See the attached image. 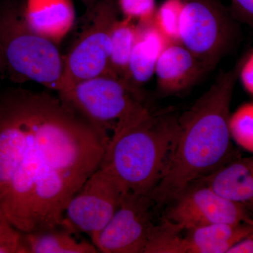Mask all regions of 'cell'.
<instances>
[{
    "label": "cell",
    "instance_id": "obj_25",
    "mask_svg": "<svg viewBox=\"0 0 253 253\" xmlns=\"http://www.w3.org/2000/svg\"><path fill=\"white\" fill-rule=\"evenodd\" d=\"M81 1L86 5V7L89 10L94 6L98 0H81Z\"/></svg>",
    "mask_w": 253,
    "mask_h": 253
},
{
    "label": "cell",
    "instance_id": "obj_19",
    "mask_svg": "<svg viewBox=\"0 0 253 253\" xmlns=\"http://www.w3.org/2000/svg\"><path fill=\"white\" fill-rule=\"evenodd\" d=\"M229 130L231 139L253 154V102L242 105L231 114Z\"/></svg>",
    "mask_w": 253,
    "mask_h": 253
},
{
    "label": "cell",
    "instance_id": "obj_8",
    "mask_svg": "<svg viewBox=\"0 0 253 253\" xmlns=\"http://www.w3.org/2000/svg\"><path fill=\"white\" fill-rule=\"evenodd\" d=\"M128 193L111 174L99 168L68 203L61 227L83 232L91 240L102 230Z\"/></svg>",
    "mask_w": 253,
    "mask_h": 253
},
{
    "label": "cell",
    "instance_id": "obj_21",
    "mask_svg": "<svg viewBox=\"0 0 253 253\" xmlns=\"http://www.w3.org/2000/svg\"><path fill=\"white\" fill-rule=\"evenodd\" d=\"M118 10L124 18L136 23L154 18L157 6L156 0H117Z\"/></svg>",
    "mask_w": 253,
    "mask_h": 253
},
{
    "label": "cell",
    "instance_id": "obj_20",
    "mask_svg": "<svg viewBox=\"0 0 253 253\" xmlns=\"http://www.w3.org/2000/svg\"><path fill=\"white\" fill-rule=\"evenodd\" d=\"M0 253H26L23 234L0 209Z\"/></svg>",
    "mask_w": 253,
    "mask_h": 253
},
{
    "label": "cell",
    "instance_id": "obj_22",
    "mask_svg": "<svg viewBox=\"0 0 253 253\" xmlns=\"http://www.w3.org/2000/svg\"><path fill=\"white\" fill-rule=\"evenodd\" d=\"M231 9L238 19L253 26V0H231Z\"/></svg>",
    "mask_w": 253,
    "mask_h": 253
},
{
    "label": "cell",
    "instance_id": "obj_15",
    "mask_svg": "<svg viewBox=\"0 0 253 253\" xmlns=\"http://www.w3.org/2000/svg\"><path fill=\"white\" fill-rule=\"evenodd\" d=\"M253 230V222L215 224L185 231L179 253H228Z\"/></svg>",
    "mask_w": 253,
    "mask_h": 253
},
{
    "label": "cell",
    "instance_id": "obj_24",
    "mask_svg": "<svg viewBox=\"0 0 253 253\" xmlns=\"http://www.w3.org/2000/svg\"><path fill=\"white\" fill-rule=\"evenodd\" d=\"M228 253H253V230Z\"/></svg>",
    "mask_w": 253,
    "mask_h": 253
},
{
    "label": "cell",
    "instance_id": "obj_26",
    "mask_svg": "<svg viewBox=\"0 0 253 253\" xmlns=\"http://www.w3.org/2000/svg\"><path fill=\"white\" fill-rule=\"evenodd\" d=\"M4 74V63H3L2 58H1V54H0V80Z\"/></svg>",
    "mask_w": 253,
    "mask_h": 253
},
{
    "label": "cell",
    "instance_id": "obj_6",
    "mask_svg": "<svg viewBox=\"0 0 253 253\" xmlns=\"http://www.w3.org/2000/svg\"><path fill=\"white\" fill-rule=\"evenodd\" d=\"M89 13V22L64 57L61 91L79 82L109 74L111 33L118 19L117 1L98 0Z\"/></svg>",
    "mask_w": 253,
    "mask_h": 253
},
{
    "label": "cell",
    "instance_id": "obj_5",
    "mask_svg": "<svg viewBox=\"0 0 253 253\" xmlns=\"http://www.w3.org/2000/svg\"><path fill=\"white\" fill-rule=\"evenodd\" d=\"M95 129L109 136L119 123L144 106L142 91L125 80L104 74L76 83L58 92Z\"/></svg>",
    "mask_w": 253,
    "mask_h": 253
},
{
    "label": "cell",
    "instance_id": "obj_3",
    "mask_svg": "<svg viewBox=\"0 0 253 253\" xmlns=\"http://www.w3.org/2000/svg\"><path fill=\"white\" fill-rule=\"evenodd\" d=\"M177 131V116L144 106L115 128L100 168L128 192L149 196L166 172Z\"/></svg>",
    "mask_w": 253,
    "mask_h": 253
},
{
    "label": "cell",
    "instance_id": "obj_12",
    "mask_svg": "<svg viewBox=\"0 0 253 253\" xmlns=\"http://www.w3.org/2000/svg\"><path fill=\"white\" fill-rule=\"evenodd\" d=\"M22 14L31 30L55 44L67 36L76 20L72 0H27Z\"/></svg>",
    "mask_w": 253,
    "mask_h": 253
},
{
    "label": "cell",
    "instance_id": "obj_11",
    "mask_svg": "<svg viewBox=\"0 0 253 253\" xmlns=\"http://www.w3.org/2000/svg\"><path fill=\"white\" fill-rule=\"evenodd\" d=\"M207 69L190 50L179 42L168 43L156 63L157 86L163 94L188 89Z\"/></svg>",
    "mask_w": 253,
    "mask_h": 253
},
{
    "label": "cell",
    "instance_id": "obj_2",
    "mask_svg": "<svg viewBox=\"0 0 253 253\" xmlns=\"http://www.w3.org/2000/svg\"><path fill=\"white\" fill-rule=\"evenodd\" d=\"M244 59L178 116L175 144L166 172L149 195L151 201L170 204L193 183L226 164L231 153V101Z\"/></svg>",
    "mask_w": 253,
    "mask_h": 253
},
{
    "label": "cell",
    "instance_id": "obj_13",
    "mask_svg": "<svg viewBox=\"0 0 253 253\" xmlns=\"http://www.w3.org/2000/svg\"><path fill=\"white\" fill-rule=\"evenodd\" d=\"M137 39L123 80L141 91V86L155 74L158 58L169 42L158 31L154 18L137 23Z\"/></svg>",
    "mask_w": 253,
    "mask_h": 253
},
{
    "label": "cell",
    "instance_id": "obj_10",
    "mask_svg": "<svg viewBox=\"0 0 253 253\" xmlns=\"http://www.w3.org/2000/svg\"><path fill=\"white\" fill-rule=\"evenodd\" d=\"M151 201L149 196L126 193L111 220L91 240L99 252L145 253L155 227Z\"/></svg>",
    "mask_w": 253,
    "mask_h": 253
},
{
    "label": "cell",
    "instance_id": "obj_9",
    "mask_svg": "<svg viewBox=\"0 0 253 253\" xmlns=\"http://www.w3.org/2000/svg\"><path fill=\"white\" fill-rule=\"evenodd\" d=\"M166 220L185 231L215 224L253 222L247 211L199 182H194L170 203Z\"/></svg>",
    "mask_w": 253,
    "mask_h": 253
},
{
    "label": "cell",
    "instance_id": "obj_23",
    "mask_svg": "<svg viewBox=\"0 0 253 253\" xmlns=\"http://www.w3.org/2000/svg\"><path fill=\"white\" fill-rule=\"evenodd\" d=\"M245 89L253 95V51L245 57L239 73Z\"/></svg>",
    "mask_w": 253,
    "mask_h": 253
},
{
    "label": "cell",
    "instance_id": "obj_7",
    "mask_svg": "<svg viewBox=\"0 0 253 253\" xmlns=\"http://www.w3.org/2000/svg\"><path fill=\"white\" fill-rule=\"evenodd\" d=\"M179 42L212 69L231 46L232 20L218 0H182Z\"/></svg>",
    "mask_w": 253,
    "mask_h": 253
},
{
    "label": "cell",
    "instance_id": "obj_17",
    "mask_svg": "<svg viewBox=\"0 0 253 253\" xmlns=\"http://www.w3.org/2000/svg\"><path fill=\"white\" fill-rule=\"evenodd\" d=\"M138 36L137 23L129 18L118 19L111 33L109 74L124 79Z\"/></svg>",
    "mask_w": 253,
    "mask_h": 253
},
{
    "label": "cell",
    "instance_id": "obj_18",
    "mask_svg": "<svg viewBox=\"0 0 253 253\" xmlns=\"http://www.w3.org/2000/svg\"><path fill=\"white\" fill-rule=\"evenodd\" d=\"M182 10V0H165L156 9L155 25L169 42H179Z\"/></svg>",
    "mask_w": 253,
    "mask_h": 253
},
{
    "label": "cell",
    "instance_id": "obj_1",
    "mask_svg": "<svg viewBox=\"0 0 253 253\" xmlns=\"http://www.w3.org/2000/svg\"><path fill=\"white\" fill-rule=\"evenodd\" d=\"M109 141L59 96L0 89V209L23 234L61 227Z\"/></svg>",
    "mask_w": 253,
    "mask_h": 253
},
{
    "label": "cell",
    "instance_id": "obj_14",
    "mask_svg": "<svg viewBox=\"0 0 253 253\" xmlns=\"http://www.w3.org/2000/svg\"><path fill=\"white\" fill-rule=\"evenodd\" d=\"M196 182L208 186L246 211H253V156L226 163Z\"/></svg>",
    "mask_w": 253,
    "mask_h": 253
},
{
    "label": "cell",
    "instance_id": "obj_16",
    "mask_svg": "<svg viewBox=\"0 0 253 253\" xmlns=\"http://www.w3.org/2000/svg\"><path fill=\"white\" fill-rule=\"evenodd\" d=\"M23 234L26 253H96V246L78 241L73 233L61 227Z\"/></svg>",
    "mask_w": 253,
    "mask_h": 253
},
{
    "label": "cell",
    "instance_id": "obj_4",
    "mask_svg": "<svg viewBox=\"0 0 253 253\" xmlns=\"http://www.w3.org/2000/svg\"><path fill=\"white\" fill-rule=\"evenodd\" d=\"M0 54L4 73L15 83L35 82L57 92L62 89L64 58L56 44L31 30L14 4L0 6Z\"/></svg>",
    "mask_w": 253,
    "mask_h": 253
}]
</instances>
